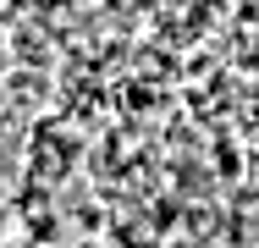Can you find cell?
Segmentation results:
<instances>
[{"mask_svg":"<svg viewBox=\"0 0 259 248\" xmlns=\"http://www.w3.org/2000/svg\"><path fill=\"white\" fill-rule=\"evenodd\" d=\"M171 248H209V243H193V237H182V243H171Z\"/></svg>","mask_w":259,"mask_h":248,"instance_id":"cell-1","label":"cell"},{"mask_svg":"<svg viewBox=\"0 0 259 248\" xmlns=\"http://www.w3.org/2000/svg\"><path fill=\"white\" fill-rule=\"evenodd\" d=\"M0 248H6V237H0Z\"/></svg>","mask_w":259,"mask_h":248,"instance_id":"cell-2","label":"cell"},{"mask_svg":"<svg viewBox=\"0 0 259 248\" xmlns=\"http://www.w3.org/2000/svg\"><path fill=\"white\" fill-rule=\"evenodd\" d=\"M50 248H55V243H50Z\"/></svg>","mask_w":259,"mask_h":248,"instance_id":"cell-3","label":"cell"}]
</instances>
